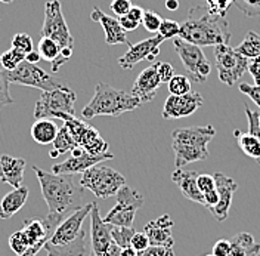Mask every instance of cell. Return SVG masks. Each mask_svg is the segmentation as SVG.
<instances>
[{"instance_id": "25", "label": "cell", "mask_w": 260, "mask_h": 256, "mask_svg": "<svg viewBox=\"0 0 260 256\" xmlns=\"http://www.w3.org/2000/svg\"><path fill=\"white\" fill-rule=\"evenodd\" d=\"M260 243L250 233H238L231 239V250L228 256H259Z\"/></svg>"}, {"instance_id": "7", "label": "cell", "mask_w": 260, "mask_h": 256, "mask_svg": "<svg viewBox=\"0 0 260 256\" xmlns=\"http://www.w3.org/2000/svg\"><path fill=\"white\" fill-rule=\"evenodd\" d=\"M76 92L68 86L53 91H42L34 107V119H58L62 112L76 116Z\"/></svg>"}, {"instance_id": "49", "label": "cell", "mask_w": 260, "mask_h": 256, "mask_svg": "<svg viewBox=\"0 0 260 256\" xmlns=\"http://www.w3.org/2000/svg\"><path fill=\"white\" fill-rule=\"evenodd\" d=\"M144 14H145V9H142L141 6H132L127 15H129L132 19H135V21H138V22L141 24V22H142V18H144Z\"/></svg>"}, {"instance_id": "16", "label": "cell", "mask_w": 260, "mask_h": 256, "mask_svg": "<svg viewBox=\"0 0 260 256\" xmlns=\"http://www.w3.org/2000/svg\"><path fill=\"white\" fill-rule=\"evenodd\" d=\"M204 104V98L200 92L191 91L185 95H169L162 107V119L176 120L194 114Z\"/></svg>"}, {"instance_id": "23", "label": "cell", "mask_w": 260, "mask_h": 256, "mask_svg": "<svg viewBox=\"0 0 260 256\" xmlns=\"http://www.w3.org/2000/svg\"><path fill=\"white\" fill-rule=\"evenodd\" d=\"M25 170V160L19 157H12L9 154L0 156V181L11 185L12 188L22 187Z\"/></svg>"}, {"instance_id": "30", "label": "cell", "mask_w": 260, "mask_h": 256, "mask_svg": "<svg viewBox=\"0 0 260 256\" xmlns=\"http://www.w3.org/2000/svg\"><path fill=\"white\" fill-rule=\"evenodd\" d=\"M61 46L50 37H40L39 40V53L42 55V58L49 63H55L59 55H61Z\"/></svg>"}, {"instance_id": "54", "label": "cell", "mask_w": 260, "mask_h": 256, "mask_svg": "<svg viewBox=\"0 0 260 256\" xmlns=\"http://www.w3.org/2000/svg\"><path fill=\"white\" fill-rule=\"evenodd\" d=\"M0 2H2V3H6V5H8V3H12L14 0H0Z\"/></svg>"}, {"instance_id": "19", "label": "cell", "mask_w": 260, "mask_h": 256, "mask_svg": "<svg viewBox=\"0 0 260 256\" xmlns=\"http://www.w3.org/2000/svg\"><path fill=\"white\" fill-rule=\"evenodd\" d=\"M161 84L162 83L158 77L155 67L149 65L148 68L142 70L139 73V76L136 77V80L133 83V88H132V94L136 98H139L142 104L151 102L157 96V92H158Z\"/></svg>"}, {"instance_id": "50", "label": "cell", "mask_w": 260, "mask_h": 256, "mask_svg": "<svg viewBox=\"0 0 260 256\" xmlns=\"http://www.w3.org/2000/svg\"><path fill=\"white\" fill-rule=\"evenodd\" d=\"M25 61L30 63V64H37L39 61H42V55L39 53V50H34V49H32L31 52H28V53L25 55Z\"/></svg>"}, {"instance_id": "5", "label": "cell", "mask_w": 260, "mask_h": 256, "mask_svg": "<svg viewBox=\"0 0 260 256\" xmlns=\"http://www.w3.org/2000/svg\"><path fill=\"white\" fill-rule=\"evenodd\" d=\"M142 105L141 99L132 92L120 91L110 86L108 83L99 81L95 88V95L92 101L81 110V117L90 120L98 116L118 117L127 111H133Z\"/></svg>"}, {"instance_id": "18", "label": "cell", "mask_w": 260, "mask_h": 256, "mask_svg": "<svg viewBox=\"0 0 260 256\" xmlns=\"http://www.w3.org/2000/svg\"><path fill=\"white\" fill-rule=\"evenodd\" d=\"M90 225H92V252L90 256H107L111 244V228L113 225L104 222L96 202H93V206L90 210Z\"/></svg>"}, {"instance_id": "32", "label": "cell", "mask_w": 260, "mask_h": 256, "mask_svg": "<svg viewBox=\"0 0 260 256\" xmlns=\"http://www.w3.org/2000/svg\"><path fill=\"white\" fill-rule=\"evenodd\" d=\"M136 231L133 230V226H114L111 228V237L114 243L117 246L123 247H129L132 244V237Z\"/></svg>"}, {"instance_id": "41", "label": "cell", "mask_w": 260, "mask_h": 256, "mask_svg": "<svg viewBox=\"0 0 260 256\" xmlns=\"http://www.w3.org/2000/svg\"><path fill=\"white\" fill-rule=\"evenodd\" d=\"M240 91L244 95H247L257 107L260 108V84H248V83H240Z\"/></svg>"}, {"instance_id": "48", "label": "cell", "mask_w": 260, "mask_h": 256, "mask_svg": "<svg viewBox=\"0 0 260 256\" xmlns=\"http://www.w3.org/2000/svg\"><path fill=\"white\" fill-rule=\"evenodd\" d=\"M118 22H120V25L123 27V30H124L126 33L135 32V30L139 27V22H138V21H135V19H132L129 15L120 16V18H118Z\"/></svg>"}, {"instance_id": "17", "label": "cell", "mask_w": 260, "mask_h": 256, "mask_svg": "<svg viewBox=\"0 0 260 256\" xmlns=\"http://www.w3.org/2000/svg\"><path fill=\"white\" fill-rule=\"evenodd\" d=\"M213 176H214V182H216V190L219 194V202L214 208L211 209L210 213L214 216V219L217 222H223L229 216L232 198H234V194L238 190V184L232 178H229L222 172H216Z\"/></svg>"}, {"instance_id": "24", "label": "cell", "mask_w": 260, "mask_h": 256, "mask_svg": "<svg viewBox=\"0 0 260 256\" xmlns=\"http://www.w3.org/2000/svg\"><path fill=\"white\" fill-rule=\"evenodd\" d=\"M27 198H28V188L24 185L19 188H14V191L8 192L0 200V218L2 219L12 218L15 213L24 208Z\"/></svg>"}, {"instance_id": "34", "label": "cell", "mask_w": 260, "mask_h": 256, "mask_svg": "<svg viewBox=\"0 0 260 256\" xmlns=\"http://www.w3.org/2000/svg\"><path fill=\"white\" fill-rule=\"evenodd\" d=\"M157 34H160L164 40L167 39H176L180 36V24L175 19H162L160 30Z\"/></svg>"}, {"instance_id": "20", "label": "cell", "mask_w": 260, "mask_h": 256, "mask_svg": "<svg viewBox=\"0 0 260 256\" xmlns=\"http://www.w3.org/2000/svg\"><path fill=\"white\" fill-rule=\"evenodd\" d=\"M90 19L98 22V24H101V27L104 29L107 45H121V43L127 45V46L132 45L129 39H127V34L123 30V27L120 25L117 18L104 14L98 6H95L92 14H90Z\"/></svg>"}, {"instance_id": "53", "label": "cell", "mask_w": 260, "mask_h": 256, "mask_svg": "<svg viewBox=\"0 0 260 256\" xmlns=\"http://www.w3.org/2000/svg\"><path fill=\"white\" fill-rule=\"evenodd\" d=\"M166 8H167L169 11H178L179 2L178 0H166Z\"/></svg>"}, {"instance_id": "31", "label": "cell", "mask_w": 260, "mask_h": 256, "mask_svg": "<svg viewBox=\"0 0 260 256\" xmlns=\"http://www.w3.org/2000/svg\"><path fill=\"white\" fill-rule=\"evenodd\" d=\"M22 61H25V53L15 48L8 49L0 55V64L3 67V70H6V71L15 70Z\"/></svg>"}, {"instance_id": "9", "label": "cell", "mask_w": 260, "mask_h": 256, "mask_svg": "<svg viewBox=\"0 0 260 256\" xmlns=\"http://www.w3.org/2000/svg\"><path fill=\"white\" fill-rule=\"evenodd\" d=\"M117 203L102 218L104 222L114 226H132L136 212L144 206V195L138 190L123 185L115 194Z\"/></svg>"}, {"instance_id": "3", "label": "cell", "mask_w": 260, "mask_h": 256, "mask_svg": "<svg viewBox=\"0 0 260 256\" xmlns=\"http://www.w3.org/2000/svg\"><path fill=\"white\" fill-rule=\"evenodd\" d=\"M92 206L93 203H87L62 219L43 247L48 256H86L87 240L83 224Z\"/></svg>"}, {"instance_id": "45", "label": "cell", "mask_w": 260, "mask_h": 256, "mask_svg": "<svg viewBox=\"0 0 260 256\" xmlns=\"http://www.w3.org/2000/svg\"><path fill=\"white\" fill-rule=\"evenodd\" d=\"M130 246L139 253V252L148 249L151 246V243H149V239H148L145 233H135L133 237H132V244Z\"/></svg>"}, {"instance_id": "43", "label": "cell", "mask_w": 260, "mask_h": 256, "mask_svg": "<svg viewBox=\"0 0 260 256\" xmlns=\"http://www.w3.org/2000/svg\"><path fill=\"white\" fill-rule=\"evenodd\" d=\"M132 6H133V5H132V0H113V2L110 3L111 12H114V15H117L118 18H120V16L127 15Z\"/></svg>"}, {"instance_id": "37", "label": "cell", "mask_w": 260, "mask_h": 256, "mask_svg": "<svg viewBox=\"0 0 260 256\" xmlns=\"http://www.w3.org/2000/svg\"><path fill=\"white\" fill-rule=\"evenodd\" d=\"M12 48L18 49L21 52H24L25 55L28 52H31L32 49V39L30 34L27 33H16L15 36L12 37Z\"/></svg>"}, {"instance_id": "15", "label": "cell", "mask_w": 260, "mask_h": 256, "mask_svg": "<svg viewBox=\"0 0 260 256\" xmlns=\"http://www.w3.org/2000/svg\"><path fill=\"white\" fill-rule=\"evenodd\" d=\"M164 42L160 34L145 39L142 42H138L135 45H130L127 52L118 58V65L123 70H132L141 61H149L155 63V58L160 53V45Z\"/></svg>"}, {"instance_id": "55", "label": "cell", "mask_w": 260, "mask_h": 256, "mask_svg": "<svg viewBox=\"0 0 260 256\" xmlns=\"http://www.w3.org/2000/svg\"><path fill=\"white\" fill-rule=\"evenodd\" d=\"M206 256H216V255H213V253H210V255H206Z\"/></svg>"}, {"instance_id": "36", "label": "cell", "mask_w": 260, "mask_h": 256, "mask_svg": "<svg viewBox=\"0 0 260 256\" xmlns=\"http://www.w3.org/2000/svg\"><path fill=\"white\" fill-rule=\"evenodd\" d=\"M234 3L245 16H260V0H234Z\"/></svg>"}, {"instance_id": "10", "label": "cell", "mask_w": 260, "mask_h": 256, "mask_svg": "<svg viewBox=\"0 0 260 256\" xmlns=\"http://www.w3.org/2000/svg\"><path fill=\"white\" fill-rule=\"evenodd\" d=\"M250 60L238 53L229 45L214 46V65L217 68L219 80L228 86H234L248 71Z\"/></svg>"}, {"instance_id": "44", "label": "cell", "mask_w": 260, "mask_h": 256, "mask_svg": "<svg viewBox=\"0 0 260 256\" xmlns=\"http://www.w3.org/2000/svg\"><path fill=\"white\" fill-rule=\"evenodd\" d=\"M197 184H198V188L203 194L211 191L216 188V182H214V176L209 175V174H201V175L197 176Z\"/></svg>"}, {"instance_id": "14", "label": "cell", "mask_w": 260, "mask_h": 256, "mask_svg": "<svg viewBox=\"0 0 260 256\" xmlns=\"http://www.w3.org/2000/svg\"><path fill=\"white\" fill-rule=\"evenodd\" d=\"M71 157L67 159L62 163H56L52 166V172L56 175H77V174H83L84 170H87L89 167L99 164L104 160H111L114 159V154L110 151L101 156H92L89 154L83 147L77 145L73 151H71Z\"/></svg>"}, {"instance_id": "38", "label": "cell", "mask_w": 260, "mask_h": 256, "mask_svg": "<svg viewBox=\"0 0 260 256\" xmlns=\"http://www.w3.org/2000/svg\"><path fill=\"white\" fill-rule=\"evenodd\" d=\"M9 246H11L12 252L16 253L18 256H21L22 253H25V250L28 249V241H27V239L24 237V234L21 233V230H19V231H16V233H14V234L9 237Z\"/></svg>"}, {"instance_id": "2", "label": "cell", "mask_w": 260, "mask_h": 256, "mask_svg": "<svg viewBox=\"0 0 260 256\" xmlns=\"http://www.w3.org/2000/svg\"><path fill=\"white\" fill-rule=\"evenodd\" d=\"M32 170L40 184L42 195L49 208V213H65L70 215L83 205L84 188L74 181V175H56L46 172L37 166Z\"/></svg>"}, {"instance_id": "51", "label": "cell", "mask_w": 260, "mask_h": 256, "mask_svg": "<svg viewBox=\"0 0 260 256\" xmlns=\"http://www.w3.org/2000/svg\"><path fill=\"white\" fill-rule=\"evenodd\" d=\"M120 252H121V247H120V246H117V244L113 241V244H111V247H110V250H108L107 256H121L120 255Z\"/></svg>"}, {"instance_id": "29", "label": "cell", "mask_w": 260, "mask_h": 256, "mask_svg": "<svg viewBox=\"0 0 260 256\" xmlns=\"http://www.w3.org/2000/svg\"><path fill=\"white\" fill-rule=\"evenodd\" d=\"M77 147V143L74 141V138H73V135L70 133V130L67 126H62V128H59L58 130V135H56V138H55V141H53V151H56L59 156L61 154H65L67 151H73L74 148Z\"/></svg>"}, {"instance_id": "8", "label": "cell", "mask_w": 260, "mask_h": 256, "mask_svg": "<svg viewBox=\"0 0 260 256\" xmlns=\"http://www.w3.org/2000/svg\"><path fill=\"white\" fill-rule=\"evenodd\" d=\"M58 119L64 122V125L68 128L77 145L83 147L89 154L101 156V154L108 153V148H110L108 143L101 136L96 128H93L84 119H77L76 116L65 114V112L59 114Z\"/></svg>"}, {"instance_id": "52", "label": "cell", "mask_w": 260, "mask_h": 256, "mask_svg": "<svg viewBox=\"0 0 260 256\" xmlns=\"http://www.w3.org/2000/svg\"><path fill=\"white\" fill-rule=\"evenodd\" d=\"M120 255L121 256H138V252L132 247V246H129V247H123L121 249V252H120Z\"/></svg>"}, {"instance_id": "47", "label": "cell", "mask_w": 260, "mask_h": 256, "mask_svg": "<svg viewBox=\"0 0 260 256\" xmlns=\"http://www.w3.org/2000/svg\"><path fill=\"white\" fill-rule=\"evenodd\" d=\"M229 250H231V240L222 239V240H217L214 243L211 253L216 256H228Z\"/></svg>"}, {"instance_id": "33", "label": "cell", "mask_w": 260, "mask_h": 256, "mask_svg": "<svg viewBox=\"0 0 260 256\" xmlns=\"http://www.w3.org/2000/svg\"><path fill=\"white\" fill-rule=\"evenodd\" d=\"M167 88L170 95H185L191 92V79L183 74H176L167 83Z\"/></svg>"}, {"instance_id": "42", "label": "cell", "mask_w": 260, "mask_h": 256, "mask_svg": "<svg viewBox=\"0 0 260 256\" xmlns=\"http://www.w3.org/2000/svg\"><path fill=\"white\" fill-rule=\"evenodd\" d=\"M138 256H175L173 247H167V246H149L148 249L139 252Z\"/></svg>"}, {"instance_id": "22", "label": "cell", "mask_w": 260, "mask_h": 256, "mask_svg": "<svg viewBox=\"0 0 260 256\" xmlns=\"http://www.w3.org/2000/svg\"><path fill=\"white\" fill-rule=\"evenodd\" d=\"M197 176L198 174L195 170H185L183 167H179L175 169V172L172 174V181L178 185L185 198L204 206V194L198 188Z\"/></svg>"}, {"instance_id": "27", "label": "cell", "mask_w": 260, "mask_h": 256, "mask_svg": "<svg viewBox=\"0 0 260 256\" xmlns=\"http://www.w3.org/2000/svg\"><path fill=\"white\" fill-rule=\"evenodd\" d=\"M234 136L238 138V145L243 150L244 154L260 164V138L251 135L250 132L243 133L238 129L234 130Z\"/></svg>"}, {"instance_id": "35", "label": "cell", "mask_w": 260, "mask_h": 256, "mask_svg": "<svg viewBox=\"0 0 260 256\" xmlns=\"http://www.w3.org/2000/svg\"><path fill=\"white\" fill-rule=\"evenodd\" d=\"M162 18L160 16V14L154 12V11H145L144 14V18H142V25L145 27L146 32L149 33H158L160 30V25H161Z\"/></svg>"}, {"instance_id": "21", "label": "cell", "mask_w": 260, "mask_h": 256, "mask_svg": "<svg viewBox=\"0 0 260 256\" xmlns=\"http://www.w3.org/2000/svg\"><path fill=\"white\" fill-rule=\"evenodd\" d=\"M172 228H173V219L166 213L154 221H149L144 228V233L148 236L149 243L152 246L173 247L175 240H173Z\"/></svg>"}, {"instance_id": "26", "label": "cell", "mask_w": 260, "mask_h": 256, "mask_svg": "<svg viewBox=\"0 0 260 256\" xmlns=\"http://www.w3.org/2000/svg\"><path fill=\"white\" fill-rule=\"evenodd\" d=\"M59 128L56 123L50 119H39L34 122L31 126V136L32 139L40 145L53 144L56 135H58Z\"/></svg>"}, {"instance_id": "1", "label": "cell", "mask_w": 260, "mask_h": 256, "mask_svg": "<svg viewBox=\"0 0 260 256\" xmlns=\"http://www.w3.org/2000/svg\"><path fill=\"white\" fill-rule=\"evenodd\" d=\"M179 37L200 48H204L229 45L231 32L225 16L213 14L206 6H192L188 11L186 19L180 22Z\"/></svg>"}, {"instance_id": "39", "label": "cell", "mask_w": 260, "mask_h": 256, "mask_svg": "<svg viewBox=\"0 0 260 256\" xmlns=\"http://www.w3.org/2000/svg\"><path fill=\"white\" fill-rule=\"evenodd\" d=\"M9 84L11 83L6 79L5 71L0 70V110L5 108L6 105L14 104V99H12L11 94H9Z\"/></svg>"}, {"instance_id": "4", "label": "cell", "mask_w": 260, "mask_h": 256, "mask_svg": "<svg viewBox=\"0 0 260 256\" xmlns=\"http://www.w3.org/2000/svg\"><path fill=\"white\" fill-rule=\"evenodd\" d=\"M216 129L211 125L178 128L172 132V147L175 151L176 169L189 163L209 159V143L214 138Z\"/></svg>"}, {"instance_id": "13", "label": "cell", "mask_w": 260, "mask_h": 256, "mask_svg": "<svg viewBox=\"0 0 260 256\" xmlns=\"http://www.w3.org/2000/svg\"><path fill=\"white\" fill-rule=\"evenodd\" d=\"M42 37L53 39L61 48H74V37L65 22L59 0H49L45 5V19L40 32Z\"/></svg>"}, {"instance_id": "46", "label": "cell", "mask_w": 260, "mask_h": 256, "mask_svg": "<svg viewBox=\"0 0 260 256\" xmlns=\"http://www.w3.org/2000/svg\"><path fill=\"white\" fill-rule=\"evenodd\" d=\"M248 73L253 77L254 84H260V55L250 60V63H248Z\"/></svg>"}, {"instance_id": "11", "label": "cell", "mask_w": 260, "mask_h": 256, "mask_svg": "<svg viewBox=\"0 0 260 256\" xmlns=\"http://www.w3.org/2000/svg\"><path fill=\"white\" fill-rule=\"evenodd\" d=\"M5 71V76L9 83L21 84V86H30L37 88L40 91H53L67 86L62 80H58L52 74H49L46 70L37 67V64H30L27 61H22L15 70Z\"/></svg>"}, {"instance_id": "40", "label": "cell", "mask_w": 260, "mask_h": 256, "mask_svg": "<svg viewBox=\"0 0 260 256\" xmlns=\"http://www.w3.org/2000/svg\"><path fill=\"white\" fill-rule=\"evenodd\" d=\"M152 65L155 67L157 73H158V77L161 83H169L172 80L176 74H175V67L170 64V63H162V61H155L152 63Z\"/></svg>"}, {"instance_id": "28", "label": "cell", "mask_w": 260, "mask_h": 256, "mask_svg": "<svg viewBox=\"0 0 260 256\" xmlns=\"http://www.w3.org/2000/svg\"><path fill=\"white\" fill-rule=\"evenodd\" d=\"M238 53L247 56L248 60L256 58L260 55V36L257 33L248 32L245 34L244 40L235 48Z\"/></svg>"}, {"instance_id": "6", "label": "cell", "mask_w": 260, "mask_h": 256, "mask_svg": "<svg viewBox=\"0 0 260 256\" xmlns=\"http://www.w3.org/2000/svg\"><path fill=\"white\" fill-rule=\"evenodd\" d=\"M80 185L84 190L95 194L98 198H108L126 185V178L120 172L99 163L81 174Z\"/></svg>"}, {"instance_id": "12", "label": "cell", "mask_w": 260, "mask_h": 256, "mask_svg": "<svg viewBox=\"0 0 260 256\" xmlns=\"http://www.w3.org/2000/svg\"><path fill=\"white\" fill-rule=\"evenodd\" d=\"M173 46H175V50L179 55L185 70L188 71L191 81L204 83L209 79L211 64L209 63L207 56L204 55L203 48L192 45L180 37H176L173 40Z\"/></svg>"}]
</instances>
